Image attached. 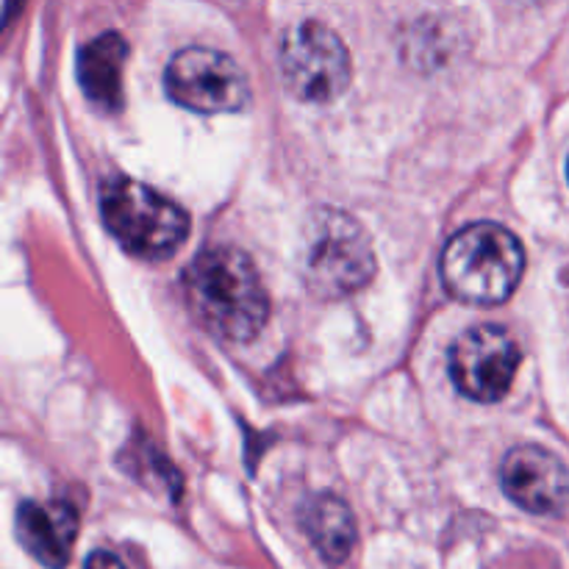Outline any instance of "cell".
<instances>
[{"label": "cell", "mask_w": 569, "mask_h": 569, "mask_svg": "<svg viewBox=\"0 0 569 569\" xmlns=\"http://www.w3.org/2000/svg\"><path fill=\"white\" fill-rule=\"evenodd\" d=\"M83 569H128V567L122 565L114 553H109V550H94V553L87 559V567Z\"/></svg>", "instance_id": "12"}, {"label": "cell", "mask_w": 569, "mask_h": 569, "mask_svg": "<svg viewBox=\"0 0 569 569\" xmlns=\"http://www.w3.org/2000/svg\"><path fill=\"white\" fill-rule=\"evenodd\" d=\"M306 531L328 561H345L356 548V520L333 495H320L306 509Z\"/></svg>", "instance_id": "11"}, {"label": "cell", "mask_w": 569, "mask_h": 569, "mask_svg": "<svg viewBox=\"0 0 569 569\" xmlns=\"http://www.w3.org/2000/svg\"><path fill=\"white\" fill-rule=\"evenodd\" d=\"M100 214L111 237L144 261H164L187 242L189 214L161 192L133 178H106Z\"/></svg>", "instance_id": "3"}, {"label": "cell", "mask_w": 569, "mask_h": 569, "mask_svg": "<svg viewBox=\"0 0 569 569\" xmlns=\"http://www.w3.org/2000/svg\"><path fill=\"white\" fill-rule=\"evenodd\" d=\"M442 283L456 300L476 306L503 303L526 270L522 244L509 228L476 222L445 244Z\"/></svg>", "instance_id": "2"}, {"label": "cell", "mask_w": 569, "mask_h": 569, "mask_svg": "<svg viewBox=\"0 0 569 569\" xmlns=\"http://www.w3.org/2000/svg\"><path fill=\"white\" fill-rule=\"evenodd\" d=\"M183 289L198 320L231 342L253 339L270 315V300L253 259L231 244H214L194 256L183 272Z\"/></svg>", "instance_id": "1"}, {"label": "cell", "mask_w": 569, "mask_h": 569, "mask_svg": "<svg viewBox=\"0 0 569 569\" xmlns=\"http://www.w3.org/2000/svg\"><path fill=\"white\" fill-rule=\"evenodd\" d=\"M506 495L531 515H561L569 506V472L565 461L537 445L511 450L500 470Z\"/></svg>", "instance_id": "8"}, {"label": "cell", "mask_w": 569, "mask_h": 569, "mask_svg": "<svg viewBox=\"0 0 569 569\" xmlns=\"http://www.w3.org/2000/svg\"><path fill=\"white\" fill-rule=\"evenodd\" d=\"M567 176H569V164H567Z\"/></svg>", "instance_id": "13"}, {"label": "cell", "mask_w": 569, "mask_h": 569, "mask_svg": "<svg viewBox=\"0 0 569 569\" xmlns=\"http://www.w3.org/2000/svg\"><path fill=\"white\" fill-rule=\"evenodd\" d=\"M376 272V253L365 228L342 211L322 209L306 226L303 278L320 298H345Z\"/></svg>", "instance_id": "4"}, {"label": "cell", "mask_w": 569, "mask_h": 569, "mask_svg": "<svg viewBox=\"0 0 569 569\" xmlns=\"http://www.w3.org/2000/svg\"><path fill=\"white\" fill-rule=\"evenodd\" d=\"M126 59L128 44L114 31L94 37L78 53V81H81L83 94L100 111H117L122 106V64Z\"/></svg>", "instance_id": "10"}, {"label": "cell", "mask_w": 569, "mask_h": 569, "mask_svg": "<svg viewBox=\"0 0 569 569\" xmlns=\"http://www.w3.org/2000/svg\"><path fill=\"white\" fill-rule=\"evenodd\" d=\"M281 76L289 92L309 103H328L350 83V56L337 31L303 20L283 33Z\"/></svg>", "instance_id": "5"}, {"label": "cell", "mask_w": 569, "mask_h": 569, "mask_svg": "<svg viewBox=\"0 0 569 569\" xmlns=\"http://www.w3.org/2000/svg\"><path fill=\"white\" fill-rule=\"evenodd\" d=\"M167 94L178 106L200 114L239 111L250 100L248 78L228 53L211 48H183L164 72Z\"/></svg>", "instance_id": "6"}, {"label": "cell", "mask_w": 569, "mask_h": 569, "mask_svg": "<svg viewBox=\"0 0 569 569\" xmlns=\"http://www.w3.org/2000/svg\"><path fill=\"white\" fill-rule=\"evenodd\" d=\"M20 545L48 569H64L78 539V515L64 500L22 503L17 509Z\"/></svg>", "instance_id": "9"}, {"label": "cell", "mask_w": 569, "mask_h": 569, "mask_svg": "<svg viewBox=\"0 0 569 569\" xmlns=\"http://www.w3.org/2000/svg\"><path fill=\"white\" fill-rule=\"evenodd\" d=\"M520 367V345L503 326H478L450 348L456 389L478 403H498L509 395Z\"/></svg>", "instance_id": "7"}]
</instances>
